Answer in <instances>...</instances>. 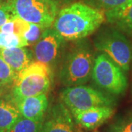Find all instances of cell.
<instances>
[{
	"label": "cell",
	"mask_w": 132,
	"mask_h": 132,
	"mask_svg": "<svg viewBox=\"0 0 132 132\" xmlns=\"http://www.w3.org/2000/svg\"><path fill=\"white\" fill-rule=\"evenodd\" d=\"M15 16L16 15L14 14L8 1L0 2V27Z\"/></svg>",
	"instance_id": "44dd1931"
},
{
	"label": "cell",
	"mask_w": 132,
	"mask_h": 132,
	"mask_svg": "<svg viewBox=\"0 0 132 132\" xmlns=\"http://www.w3.org/2000/svg\"><path fill=\"white\" fill-rule=\"evenodd\" d=\"M45 1L55 5L60 10L61 9L60 7H63L66 5L71 4V2H72V0H45Z\"/></svg>",
	"instance_id": "7402d4cb"
},
{
	"label": "cell",
	"mask_w": 132,
	"mask_h": 132,
	"mask_svg": "<svg viewBox=\"0 0 132 132\" xmlns=\"http://www.w3.org/2000/svg\"><path fill=\"white\" fill-rule=\"evenodd\" d=\"M0 57L16 73H19L33 61L32 51L26 47L0 48Z\"/></svg>",
	"instance_id": "4fadbf2b"
},
{
	"label": "cell",
	"mask_w": 132,
	"mask_h": 132,
	"mask_svg": "<svg viewBox=\"0 0 132 132\" xmlns=\"http://www.w3.org/2000/svg\"><path fill=\"white\" fill-rule=\"evenodd\" d=\"M95 48L106 54L125 72L129 71L132 62V43L118 29H102L94 39Z\"/></svg>",
	"instance_id": "277c9868"
},
{
	"label": "cell",
	"mask_w": 132,
	"mask_h": 132,
	"mask_svg": "<svg viewBox=\"0 0 132 132\" xmlns=\"http://www.w3.org/2000/svg\"><path fill=\"white\" fill-rule=\"evenodd\" d=\"M62 102L54 104L43 118L40 132H82Z\"/></svg>",
	"instance_id": "9c48e42d"
},
{
	"label": "cell",
	"mask_w": 132,
	"mask_h": 132,
	"mask_svg": "<svg viewBox=\"0 0 132 132\" xmlns=\"http://www.w3.org/2000/svg\"><path fill=\"white\" fill-rule=\"evenodd\" d=\"M28 44L24 37L15 33L0 32V48L26 47Z\"/></svg>",
	"instance_id": "9a60e30c"
},
{
	"label": "cell",
	"mask_w": 132,
	"mask_h": 132,
	"mask_svg": "<svg viewBox=\"0 0 132 132\" xmlns=\"http://www.w3.org/2000/svg\"><path fill=\"white\" fill-rule=\"evenodd\" d=\"M60 97L61 102L70 111L102 106H112L114 103V99L104 92L83 85L66 87Z\"/></svg>",
	"instance_id": "8992f818"
},
{
	"label": "cell",
	"mask_w": 132,
	"mask_h": 132,
	"mask_svg": "<svg viewBox=\"0 0 132 132\" xmlns=\"http://www.w3.org/2000/svg\"><path fill=\"white\" fill-rule=\"evenodd\" d=\"M18 76L16 73L10 66L0 57V87L13 86L15 81Z\"/></svg>",
	"instance_id": "e0dca14e"
},
{
	"label": "cell",
	"mask_w": 132,
	"mask_h": 132,
	"mask_svg": "<svg viewBox=\"0 0 132 132\" xmlns=\"http://www.w3.org/2000/svg\"><path fill=\"white\" fill-rule=\"evenodd\" d=\"M112 132H132V113L114 123Z\"/></svg>",
	"instance_id": "ffe728a7"
},
{
	"label": "cell",
	"mask_w": 132,
	"mask_h": 132,
	"mask_svg": "<svg viewBox=\"0 0 132 132\" xmlns=\"http://www.w3.org/2000/svg\"><path fill=\"white\" fill-rule=\"evenodd\" d=\"M6 1H8V0H0V2H6Z\"/></svg>",
	"instance_id": "cb8c5ba5"
},
{
	"label": "cell",
	"mask_w": 132,
	"mask_h": 132,
	"mask_svg": "<svg viewBox=\"0 0 132 132\" xmlns=\"http://www.w3.org/2000/svg\"><path fill=\"white\" fill-rule=\"evenodd\" d=\"M2 97V90H1V87H0V98Z\"/></svg>",
	"instance_id": "603a6c76"
},
{
	"label": "cell",
	"mask_w": 132,
	"mask_h": 132,
	"mask_svg": "<svg viewBox=\"0 0 132 132\" xmlns=\"http://www.w3.org/2000/svg\"><path fill=\"white\" fill-rule=\"evenodd\" d=\"M86 5L92 7L105 11L114 9L121 5L127 0H83Z\"/></svg>",
	"instance_id": "ac0fdd59"
},
{
	"label": "cell",
	"mask_w": 132,
	"mask_h": 132,
	"mask_svg": "<svg viewBox=\"0 0 132 132\" xmlns=\"http://www.w3.org/2000/svg\"><path fill=\"white\" fill-rule=\"evenodd\" d=\"M21 117L12 97L0 98V132H9Z\"/></svg>",
	"instance_id": "5bb4252c"
},
{
	"label": "cell",
	"mask_w": 132,
	"mask_h": 132,
	"mask_svg": "<svg viewBox=\"0 0 132 132\" xmlns=\"http://www.w3.org/2000/svg\"><path fill=\"white\" fill-rule=\"evenodd\" d=\"M75 122L81 128L93 130L103 125L114 114L112 106H95L85 110H72Z\"/></svg>",
	"instance_id": "30bf717a"
},
{
	"label": "cell",
	"mask_w": 132,
	"mask_h": 132,
	"mask_svg": "<svg viewBox=\"0 0 132 132\" xmlns=\"http://www.w3.org/2000/svg\"><path fill=\"white\" fill-rule=\"evenodd\" d=\"M46 29V28L40 27L38 24H29V28L23 35V37L28 44V46H32L33 45H35L38 42Z\"/></svg>",
	"instance_id": "d6986e66"
},
{
	"label": "cell",
	"mask_w": 132,
	"mask_h": 132,
	"mask_svg": "<svg viewBox=\"0 0 132 132\" xmlns=\"http://www.w3.org/2000/svg\"><path fill=\"white\" fill-rule=\"evenodd\" d=\"M14 14L29 24L51 27L60 10L45 0H8Z\"/></svg>",
	"instance_id": "52a82bcc"
},
{
	"label": "cell",
	"mask_w": 132,
	"mask_h": 132,
	"mask_svg": "<svg viewBox=\"0 0 132 132\" xmlns=\"http://www.w3.org/2000/svg\"><path fill=\"white\" fill-rule=\"evenodd\" d=\"M52 70L41 62L32 61L18 73L12 87L14 101L47 93L52 84Z\"/></svg>",
	"instance_id": "3957f363"
},
{
	"label": "cell",
	"mask_w": 132,
	"mask_h": 132,
	"mask_svg": "<svg viewBox=\"0 0 132 132\" xmlns=\"http://www.w3.org/2000/svg\"><path fill=\"white\" fill-rule=\"evenodd\" d=\"M43 120L34 121L21 117L10 128L9 132H40Z\"/></svg>",
	"instance_id": "2e32d148"
},
{
	"label": "cell",
	"mask_w": 132,
	"mask_h": 132,
	"mask_svg": "<svg viewBox=\"0 0 132 132\" xmlns=\"http://www.w3.org/2000/svg\"><path fill=\"white\" fill-rule=\"evenodd\" d=\"M64 41L65 40L52 27L46 28L38 42L32 46L33 59L52 70L58 60Z\"/></svg>",
	"instance_id": "ba28073f"
},
{
	"label": "cell",
	"mask_w": 132,
	"mask_h": 132,
	"mask_svg": "<svg viewBox=\"0 0 132 132\" xmlns=\"http://www.w3.org/2000/svg\"><path fill=\"white\" fill-rule=\"evenodd\" d=\"M105 21L104 10L75 2L58 11L52 27L65 40H79L93 34Z\"/></svg>",
	"instance_id": "6da1fadb"
},
{
	"label": "cell",
	"mask_w": 132,
	"mask_h": 132,
	"mask_svg": "<svg viewBox=\"0 0 132 132\" xmlns=\"http://www.w3.org/2000/svg\"><path fill=\"white\" fill-rule=\"evenodd\" d=\"M105 16L108 23L132 37V0H127L114 9L105 11Z\"/></svg>",
	"instance_id": "7c38bea8"
},
{
	"label": "cell",
	"mask_w": 132,
	"mask_h": 132,
	"mask_svg": "<svg viewBox=\"0 0 132 132\" xmlns=\"http://www.w3.org/2000/svg\"><path fill=\"white\" fill-rule=\"evenodd\" d=\"M91 78L100 89L109 94H123L128 87L125 71L101 52L95 57Z\"/></svg>",
	"instance_id": "5b68a950"
},
{
	"label": "cell",
	"mask_w": 132,
	"mask_h": 132,
	"mask_svg": "<svg viewBox=\"0 0 132 132\" xmlns=\"http://www.w3.org/2000/svg\"><path fill=\"white\" fill-rule=\"evenodd\" d=\"M94 53L87 41L77 42L66 54L60 71V80L66 87L80 85L90 80Z\"/></svg>",
	"instance_id": "7a4b0ae2"
},
{
	"label": "cell",
	"mask_w": 132,
	"mask_h": 132,
	"mask_svg": "<svg viewBox=\"0 0 132 132\" xmlns=\"http://www.w3.org/2000/svg\"><path fill=\"white\" fill-rule=\"evenodd\" d=\"M14 101L21 116L34 121L43 120L48 106L46 93L27 97Z\"/></svg>",
	"instance_id": "8fae6325"
}]
</instances>
